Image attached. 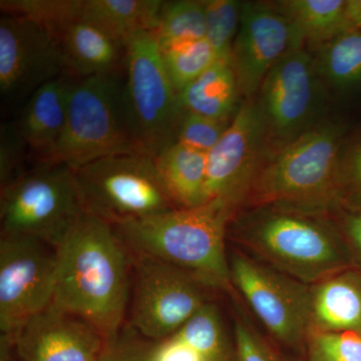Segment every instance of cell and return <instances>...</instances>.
<instances>
[{"label":"cell","mask_w":361,"mask_h":361,"mask_svg":"<svg viewBox=\"0 0 361 361\" xmlns=\"http://www.w3.org/2000/svg\"><path fill=\"white\" fill-rule=\"evenodd\" d=\"M230 123L231 120H217L208 116L184 113L178 127L176 142L208 154L220 141Z\"/></svg>","instance_id":"cell-31"},{"label":"cell","mask_w":361,"mask_h":361,"mask_svg":"<svg viewBox=\"0 0 361 361\" xmlns=\"http://www.w3.org/2000/svg\"><path fill=\"white\" fill-rule=\"evenodd\" d=\"M126 108L133 137L142 152L155 158L177 141L183 111L169 78L155 32H142L125 47Z\"/></svg>","instance_id":"cell-8"},{"label":"cell","mask_w":361,"mask_h":361,"mask_svg":"<svg viewBox=\"0 0 361 361\" xmlns=\"http://www.w3.org/2000/svg\"><path fill=\"white\" fill-rule=\"evenodd\" d=\"M339 208L361 212V137L341 154L338 171Z\"/></svg>","instance_id":"cell-32"},{"label":"cell","mask_w":361,"mask_h":361,"mask_svg":"<svg viewBox=\"0 0 361 361\" xmlns=\"http://www.w3.org/2000/svg\"><path fill=\"white\" fill-rule=\"evenodd\" d=\"M65 73L61 44L47 28L16 16L0 20V94L4 103L30 99Z\"/></svg>","instance_id":"cell-13"},{"label":"cell","mask_w":361,"mask_h":361,"mask_svg":"<svg viewBox=\"0 0 361 361\" xmlns=\"http://www.w3.org/2000/svg\"><path fill=\"white\" fill-rule=\"evenodd\" d=\"M233 329L236 361H283L248 320L236 315Z\"/></svg>","instance_id":"cell-34"},{"label":"cell","mask_w":361,"mask_h":361,"mask_svg":"<svg viewBox=\"0 0 361 361\" xmlns=\"http://www.w3.org/2000/svg\"><path fill=\"white\" fill-rule=\"evenodd\" d=\"M54 305L78 316L108 341L125 326L133 256L109 223L85 215L58 249Z\"/></svg>","instance_id":"cell-1"},{"label":"cell","mask_w":361,"mask_h":361,"mask_svg":"<svg viewBox=\"0 0 361 361\" xmlns=\"http://www.w3.org/2000/svg\"><path fill=\"white\" fill-rule=\"evenodd\" d=\"M102 361H104V358H103V360H102Z\"/></svg>","instance_id":"cell-39"},{"label":"cell","mask_w":361,"mask_h":361,"mask_svg":"<svg viewBox=\"0 0 361 361\" xmlns=\"http://www.w3.org/2000/svg\"><path fill=\"white\" fill-rule=\"evenodd\" d=\"M240 90L231 63L217 61L178 94L184 113L230 120Z\"/></svg>","instance_id":"cell-22"},{"label":"cell","mask_w":361,"mask_h":361,"mask_svg":"<svg viewBox=\"0 0 361 361\" xmlns=\"http://www.w3.org/2000/svg\"><path fill=\"white\" fill-rule=\"evenodd\" d=\"M85 215L75 171L42 163L1 188V235L40 240L59 248Z\"/></svg>","instance_id":"cell-6"},{"label":"cell","mask_w":361,"mask_h":361,"mask_svg":"<svg viewBox=\"0 0 361 361\" xmlns=\"http://www.w3.org/2000/svg\"><path fill=\"white\" fill-rule=\"evenodd\" d=\"M320 80L315 59L302 47L273 66L259 90L258 102L269 137L283 140L284 145L311 129L322 106Z\"/></svg>","instance_id":"cell-14"},{"label":"cell","mask_w":361,"mask_h":361,"mask_svg":"<svg viewBox=\"0 0 361 361\" xmlns=\"http://www.w3.org/2000/svg\"><path fill=\"white\" fill-rule=\"evenodd\" d=\"M82 0H1L4 16L32 20L58 37L71 21L80 18Z\"/></svg>","instance_id":"cell-28"},{"label":"cell","mask_w":361,"mask_h":361,"mask_svg":"<svg viewBox=\"0 0 361 361\" xmlns=\"http://www.w3.org/2000/svg\"><path fill=\"white\" fill-rule=\"evenodd\" d=\"M149 361H203L198 353L184 341L173 336L161 343L149 355Z\"/></svg>","instance_id":"cell-36"},{"label":"cell","mask_w":361,"mask_h":361,"mask_svg":"<svg viewBox=\"0 0 361 361\" xmlns=\"http://www.w3.org/2000/svg\"><path fill=\"white\" fill-rule=\"evenodd\" d=\"M133 334L134 331L126 325L114 338L108 341L104 361H149V355H142L133 343Z\"/></svg>","instance_id":"cell-35"},{"label":"cell","mask_w":361,"mask_h":361,"mask_svg":"<svg viewBox=\"0 0 361 361\" xmlns=\"http://www.w3.org/2000/svg\"><path fill=\"white\" fill-rule=\"evenodd\" d=\"M311 287V332L361 334V271L349 268Z\"/></svg>","instance_id":"cell-17"},{"label":"cell","mask_w":361,"mask_h":361,"mask_svg":"<svg viewBox=\"0 0 361 361\" xmlns=\"http://www.w3.org/2000/svg\"><path fill=\"white\" fill-rule=\"evenodd\" d=\"M155 35L161 51L206 39L205 1H164Z\"/></svg>","instance_id":"cell-26"},{"label":"cell","mask_w":361,"mask_h":361,"mask_svg":"<svg viewBox=\"0 0 361 361\" xmlns=\"http://www.w3.org/2000/svg\"><path fill=\"white\" fill-rule=\"evenodd\" d=\"M58 248L25 236L0 237V331L11 338L54 303Z\"/></svg>","instance_id":"cell-11"},{"label":"cell","mask_w":361,"mask_h":361,"mask_svg":"<svg viewBox=\"0 0 361 361\" xmlns=\"http://www.w3.org/2000/svg\"><path fill=\"white\" fill-rule=\"evenodd\" d=\"M133 256L128 323L137 336L163 341L210 302L207 286L191 273L148 256Z\"/></svg>","instance_id":"cell-9"},{"label":"cell","mask_w":361,"mask_h":361,"mask_svg":"<svg viewBox=\"0 0 361 361\" xmlns=\"http://www.w3.org/2000/svg\"><path fill=\"white\" fill-rule=\"evenodd\" d=\"M338 228L357 269L361 271V212L344 211Z\"/></svg>","instance_id":"cell-37"},{"label":"cell","mask_w":361,"mask_h":361,"mask_svg":"<svg viewBox=\"0 0 361 361\" xmlns=\"http://www.w3.org/2000/svg\"><path fill=\"white\" fill-rule=\"evenodd\" d=\"M219 202L175 208L116 226L130 253L148 256L191 273L212 289L231 291L228 228L234 217Z\"/></svg>","instance_id":"cell-3"},{"label":"cell","mask_w":361,"mask_h":361,"mask_svg":"<svg viewBox=\"0 0 361 361\" xmlns=\"http://www.w3.org/2000/svg\"><path fill=\"white\" fill-rule=\"evenodd\" d=\"M307 361H361V334L357 332H311Z\"/></svg>","instance_id":"cell-30"},{"label":"cell","mask_w":361,"mask_h":361,"mask_svg":"<svg viewBox=\"0 0 361 361\" xmlns=\"http://www.w3.org/2000/svg\"><path fill=\"white\" fill-rule=\"evenodd\" d=\"M75 175L85 213L111 226L176 208L155 160L146 154L104 157Z\"/></svg>","instance_id":"cell-7"},{"label":"cell","mask_w":361,"mask_h":361,"mask_svg":"<svg viewBox=\"0 0 361 361\" xmlns=\"http://www.w3.org/2000/svg\"><path fill=\"white\" fill-rule=\"evenodd\" d=\"M346 16L353 30H361V0H346Z\"/></svg>","instance_id":"cell-38"},{"label":"cell","mask_w":361,"mask_h":361,"mask_svg":"<svg viewBox=\"0 0 361 361\" xmlns=\"http://www.w3.org/2000/svg\"><path fill=\"white\" fill-rule=\"evenodd\" d=\"M276 6L296 26L304 42L324 44L353 30L346 16V0H284Z\"/></svg>","instance_id":"cell-23"},{"label":"cell","mask_w":361,"mask_h":361,"mask_svg":"<svg viewBox=\"0 0 361 361\" xmlns=\"http://www.w3.org/2000/svg\"><path fill=\"white\" fill-rule=\"evenodd\" d=\"M315 61L320 77L337 89L361 85V30H349L322 44Z\"/></svg>","instance_id":"cell-24"},{"label":"cell","mask_w":361,"mask_h":361,"mask_svg":"<svg viewBox=\"0 0 361 361\" xmlns=\"http://www.w3.org/2000/svg\"><path fill=\"white\" fill-rule=\"evenodd\" d=\"M303 42L296 26L276 4L243 2L231 54L240 92L246 97L256 94L273 66L301 49Z\"/></svg>","instance_id":"cell-15"},{"label":"cell","mask_w":361,"mask_h":361,"mask_svg":"<svg viewBox=\"0 0 361 361\" xmlns=\"http://www.w3.org/2000/svg\"><path fill=\"white\" fill-rule=\"evenodd\" d=\"M65 73L78 78L115 73L125 49L96 25L78 18L59 32Z\"/></svg>","instance_id":"cell-19"},{"label":"cell","mask_w":361,"mask_h":361,"mask_svg":"<svg viewBox=\"0 0 361 361\" xmlns=\"http://www.w3.org/2000/svg\"><path fill=\"white\" fill-rule=\"evenodd\" d=\"M233 286L267 331L292 348H306L311 325V287L242 250L229 255Z\"/></svg>","instance_id":"cell-10"},{"label":"cell","mask_w":361,"mask_h":361,"mask_svg":"<svg viewBox=\"0 0 361 361\" xmlns=\"http://www.w3.org/2000/svg\"><path fill=\"white\" fill-rule=\"evenodd\" d=\"M207 156L176 142L154 158L161 182L176 208L205 204Z\"/></svg>","instance_id":"cell-21"},{"label":"cell","mask_w":361,"mask_h":361,"mask_svg":"<svg viewBox=\"0 0 361 361\" xmlns=\"http://www.w3.org/2000/svg\"><path fill=\"white\" fill-rule=\"evenodd\" d=\"M161 52L169 78L178 94L219 61L207 39L175 45Z\"/></svg>","instance_id":"cell-27"},{"label":"cell","mask_w":361,"mask_h":361,"mask_svg":"<svg viewBox=\"0 0 361 361\" xmlns=\"http://www.w3.org/2000/svg\"><path fill=\"white\" fill-rule=\"evenodd\" d=\"M27 144L16 123H4L0 130V183L1 188L25 172L23 169Z\"/></svg>","instance_id":"cell-33"},{"label":"cell","mask_w":361,"mask_h":361,"mask_svg":"<svg viewBox=\"0 0 361 361\" xmlns=\"http://www.w3.org/2000/svg\"><path fill=\"white\" fill-rule=\"evenodd\" d=\"M8 339L21 361H102L108 344L89 322L54 304Z\"/></svg>","instance_id":"cell-16"},{"label":"cell","mask_w":361,"mask_h":361,"mask_svg":"<svg viewBox=\"0 0 361 361\" xmlns=\"http://www.w3.org/2000/svg\"><path fill=\"white\" fill-rule=\"evenodd\" d=\"M269 132L258 103H245L208 154L205 203L219 202L236 215L262 165Z\"/></svg>","instance_id":"cell-12"},{"label":"cell","mask_w":361,"mask_h":361,"mask_svg":"<svg viewBox=\"0 0 361 361\" xmlns=\"http://www.w3.org/2000/svg\"><path fill=\"white\" fill-rule=\"evenodd\" d=\"M175 336L194 349L203 361H233L222 316L212 301L204 305Z\"/></svg>","instance_id":"cell-25"},{"label":"cell","mask_w":361,"mask_h":361,"mask_svg":"<svg viewBox=\"0 0 361 361\" xmlns=\"http://www.w3.org/2000/svg\"><path fill=\"white\" fill-rule=\"evenodd\" d=\"M163 4L160 0H82L80 18L126 47L140 33L156 32Z\"/></svg>","instance_id":"cell-20"},{"label":"cell","mask_w":361,"mask_h":361,"mask_svg":"<svg viewBox=\"0 0 361 361\" xmlns=\"http://www.w3.org/2000/svg\"><path fill=\"white\" fill-rule=\"evenodd\" d=\"M325 214L282 207L250 208L230 222L232 238L243 252L312 286L356 267L338 226Z\"/></svg>","instance_id":"cell-2"},{"label":"cell","mask_w":361,"mask_h":361,"mask_svg":"<svg viewBox=\"0 0 361 361\" xmlns=\"http://www.w3.org/2000/svg\"><path fill=\"white\" fill-rule=\"evenodd\" d=\"M341 126L311 128L263 161L243 207L326 214L339 208Z\"/></svg>","instance_id":"cell-4"},{"label":"cell","mask_w":361,"mask_h":361,"mask_svg":"<svg viewBox=\"0 0 361 361\" xmlns=\"http://www.w3.org/2000/svg\"><path fill=\"white\" fill-rule=\"evenodd\" d=\"M135 153L144 154L133 137L123 84L115 73L71 82L65 129L42 163L77 171L104 157Z\"/></svg>","instance_id":"cell-5"},{"label":"cell","mask_w":361,"mask_h":361,"mask_svg":"<svg viewBox=\"0 0 361 361\" xmlns=\"http://www.w3.org/2000/svg\"><path fill=\"white\" fill-rule=\"evenodd\" d=\"M70 87L63 75L40 87L27 99L16 123L39 161L49 156L65 129Z\"/></svg>","instance_id":"cell-18"},{"label":"cell","mask_w":361,"mask_h":361,"mask_svg":"<svg viewBox=\"0 0 361 361\" xmlns=\"http://www.w3.org/2000/svg\"><path fill=\"white\" fill-rule=\"evenodd\" d=\"M242 4L237 0H206V39L219 61L231 63L233 45L240 27Z\"/></svg>","instance_id":"cell-29"}]
</instances>
